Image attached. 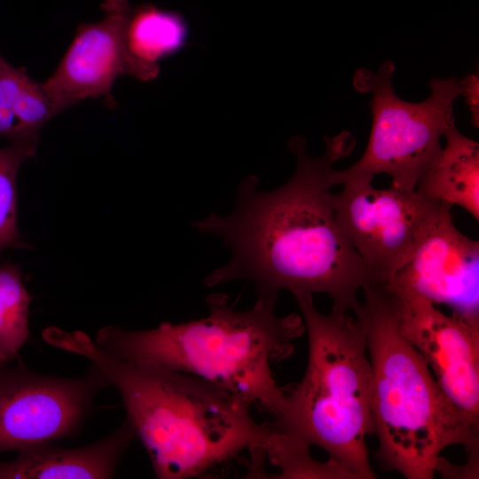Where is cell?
Segmentation results:
<instances>
[{
    "instance_id": "cell-7",
    "label": "cell",
    "mask_w": 479,
    "mask_h": 479,
    "mask_svg": "<svg viewBox=\"0 0 479 479\" xmlns=\"http://www.w3.org/2000/svg\"><path fill=\"white\" fill-rule=\"evenodd\" d=\"M354 178L332 193L338 223L379 283H387L408 261L427 228L446 205L414 190L374 188ZM448 205V204H447Z\"/></svg>"
},
{
    "instance_id": "cell-10",
    "label": "cell",
    "mask_w": 479,
    "mask_h": 479,
    "mask_svg": "<svg viewBox=\"0 0 479 479\" xmlns=\"http://www.w3.org/2000/svg\"><path fill=\"white\" fill-rule=\"evenodd\" d=\"M451 208L446 204L440 209L408 261L385 284L446 304L452 314L479 323V242L456 228Z\"/></svg>"
},
{
    "instance_id": "cell-6",
    "label": "cell",
    "mask_w": 479,
    "mask_h": 479,
    "mask_svg": "<svg viewBox=\"0 0 479 479\" xmlns=\"http://www.w3.org/2000/svg\"><path fill=\"white\" fill-rule=\"evenodd\" d=\"M395 64L385 59L376 72L357 68L353 86L370 93L372 129L362 156L343 170H334V185L379 174L391 177V186L414 190L416 184L442 149L441 137L455 122L453 106L461 96L455 77L433 78L430 95L421 102L401 99L394 91Z\"/></svg>"
},
{
    "instance_id": "cell-19",
    "label": "cell",
    "mask_w": 479,
    "mask_h": 479,
    "mask_svg": "<svg viewBox=\"0 0 479 479\" xmlns=\"http://www.w3.org/2000/svg\"><path fill=\"white\" fill-rule=\"evenodd\" d=\"M461 95L466 98L472 116V123L478 126L479 122V80L475 74H469L459 81Z\"/></svg>"
},
{
    "instance_id": "cell-16",
    "label": "cell",
    "mask_w": 479,
    "mask_h": 479,
    "mask_svg": "<svg viewBox=\"0 0 479 479\" xmlns=\"http://www.w3.org/2000/svg\"><path fill=\"white\" fill-rule=\"evenodd\" d=\"M30 301L20 268L10 262L1 263L0 361L5 365L17 357L28 339Z\"/></svg>"
},
{
    "instance_id": "cell-20",
    "label": "cell",
    "mask_w": 479,
    "mask_h": 479,
    "mask_svg": "<svg viewBox=\"0 0 479 479\" xmlns=\"http://www.w3.org/2000/svg\"><path fill=\"white\" fill-rule=\"evenodd\" d=\"M4 365H6L0 361V368H2Z\"/></svg>"
},
{
    "instance_id": "cell-17",
    "label": "cell",
    "mask_w": 479,
    "mask_h": 479,
    "mask_svg": "<svg viewBox=\"0 0 479 479\" xmlns=\"http://www.w3.org/2000/svg\"><path fill=\"white\" fill-rule=\"evenodd\" d=\"M310 449V446L271 427L264 452L270 461L279 468L278 478L355 479L331 459L326 462L314 459Z\"/></svg>"
},
{
    "instance_id": "cell-14",
    "label": "cell",
    "mask_w": 479,
    "mask_h": 479,
    "mask_svg": "<svg viewBox=\"0 0 479 479\" xmlns=\"http://www.w3.org/2000/svg\"><path fill=\"white\" fill-rule=\"evenodd\" d=\"M57 114L42 82L0 53V138L33 157L42 128Z\"/></svg>"
},
{
    "instance_id": "cell-18",
    "label": "cell",
    "mask_w": 479,
    "mask_h": 479,
    "mask_svg": "<svg viewBox=\"0 0 479 479\" xmlns=\"http://www.w3.org/2000/svg\"><path fill=\"white\" fill-rule=\"evenodd\" d=\"M30 156L21 149L0 147V263L2 255L12 248H27L17 223V178L22 163Z\"/></svg>"
},
{
    "instance_id": "cell-4",
    "label": "cell",
    "mask_w": 479,
    "mask_h": 479,
    "mask_svg": "<svg viewBox=\"0 0 479 479\" xmlns=\"http://www.w3.org/2000/svg\"><path fill=\"white\" fill-rule=\"evenodd\" d=\"M354 313L364 326L372 368L371 407L386 469L407 479H432L442 452L461 444L478 452V423L444 395L428 363L402 332L396 295L385 283L364 287Z\"/></svg>"
},
{
    "instance_id": "cell-8",
    "label": "cell",
    "mask_w": 479,
    "mask_h": 479,
    "mask_svg": "<svg viewBox=\"0 0 479 479\" xmlns=\"http://www.w3.org/2000/svg\"><path fill=\"white\" fill-rule=\"evenodd\" d=\"M6 365L0 368V452L19 451L74 435L98 393L109 387L92 364L76 378Z\"/></svg>"
},
{
    "instance_id": "cell-5",
    "label": "cell",
    "mask_w": 479,
    "mask_h": 479,
    "mask_svg": "<svg viewBox=\"0 0 479 479\" xmlns=\"http://www.w3.org/2000/svg\"><path fill=\"white\" fill-rule=\"evenodd\" d=\"M294 296L308 336V362L302 379L286 391L284 410L270 424L322 448L355 479H373L365 443L374 434L372 368L363 323L349 312L320 313L310 293Z\"/></svg>"
},
{
    "instance_id": "cell-3",
    "label": "cell",
    "mask_w": 479,
    "mask_h": 479,
    "mask_svg": "<svg viewBox=\"0 0 479 479\" xmlns=\"http://www.w3.org/2000/svg\"><path fill=\"white\" fill-rule=\"evenodd\" d=\"M277 299L257 295L250 310H238L226 294L216 293L207 297L203 318L147 330L106 326L94 341L120 359L203 379L274 418L284 410L286 390L271 365L290 356L293 342L305 332L301 316L276 314Z\"/></svg>"
},
{
    "instance_id": "cell-1",
    "label": "cell",
    "mask_w": 479,
    "mask_h": 479,
    "mask_svg": "<svg viewBox=\"0 0 479 479\" xmlns=\"http://www.w3.org/2000/svg\"><path fill=\"white\" fill-rule=\"evenodd\" d=\"M325 142V153L311 157L305 140L294 137L289 147L296 167L285 185L258 191V178L250 176L240 183L230 214L212 212L192 222L199 232L216 235L231 249L228 263L205 279L207 287L247 279L257 295L323 293L334 310L359 309L358 291L379 282L341 228L330 192L334 163L349 155L355 139L342 131Z\"/></svg>"
},
{
    "instance_id": "cell-13",
    "label": "cell",
    "mask_w": 479,
    "mask_h": 479,
    "mask_svg": "<svg viewBox=\"0 0 479 479\" xmlns=\"http://www.w3.org/2000/svg\"><path fill=\"white\" fill-rule=\"evenodd\" d=\"M445 145L420 177L415 190L450 206L458 205L479 219V145L461 134L455 122Z\"/></svg>"
},
{
    "instance_id": "cell-15",
    "label": "cell",
    "mask_w": 479,
    "mask_h": 479,
    "mask_svg": "<svg viewBox=\"0 0 479 479\" xmlns=\"http://www.w3.org/2000/svg\"><path fill=\"white\" fill-rule=\"evenodd\" d=\"M188 35L177 12L142 4L131 10L125 31L126 69L142 81L159 73V61L179 51Z\"/></svg>"
},
{
    "instance_id": "cell-11",
    "label": "cell",
    "mask_w": 479,
    "mask_h": 479,
    "mask_svg": "<svg viewBox=\"0 0 479 479\" xmlns=\"http://www.w3.org/2000/svg\"><path fill=\"white\" fill-rule=\"evenodd\" d=\"M105 15L95 23L81 24L53 74L43 82L58 114L90 98L115 106L113 85L127 74L125 31L131 8L127 0H103Z\"/></svg>"
},
{
    "instance_id": "cell-12",
    "label": "cell",
    "mask_w": 479,
    "mask_h": 479,
    "mask_svg": "<svg viewBox=\"0 0 479 479\" xmlns=\"http://www.w3.org/2000/svg\"><path fill=\"white\" fill-rule=\"evenodd\" d=\"M136 435L127 418L105 437L85 446L64 448L53 442L19 450L0 463V479H107L113 477Z\"/></svg>"
},
{
    "instance_id": "cell-2",
    "label": "cell",
    "mask_w": 479,
    "mask_h": 479,
    "mask_svg": "<svg viewBox=\"0 0 479 479\" xmlns=\"http://www.w3.org/2000/svg\"><path fill=\"white\" fill-rule=\"evenodd\" d=\"M44 341L97 366L118 391L126 418L159 479L196 477L244 451L265 455L270 422L245 401L199 377L120 359L82 331L49 326Z\"/></svg>"
},
{
    "instance_id": "cell-9",
    "label": "cell",
    "mask_w": 479,
    "mask_h": 479,
    "mask_svg": "<svg viewBox=\"0 0 479 479\" xmlns=\"http://www.w3.org/2000/svg\"><path fill=\"white\" fill-rule=\"evenodd\" d=\"M389 290L397 299L404 336L448 399L479 424V323L446 315L418 294Z\"/></svg>"
}]
</instances>
